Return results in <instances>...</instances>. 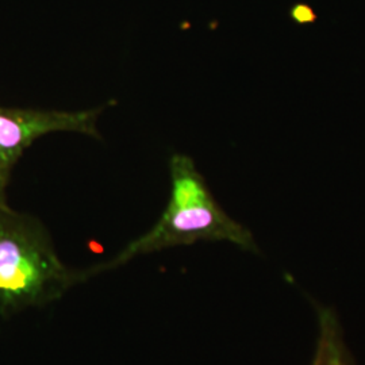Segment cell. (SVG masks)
Returning <instances> with one entry per match:
<instances>
[{"label": "cell", "instance_id": "3", "mask_svg": "<svg viewBox=\"0 0 365 365\" xmlns=\"http://www.w3.org/2000/svg\"><path fill=\"white\" fill-rule=\"evenodd\" d=\"M105 110L106 106L80 111L0 107V205H9L7 188L14 168L31 145L57 131L102 140L98 119Z\"/></svg>", "mask_w": 365, "mask_h": 365}, {"label": "cell", "instance_id": "4", "mask_svg": "<svg viewBox=\"0 0 365 365\" xmlns=\"http://www.w3.org/2000/svg\"><path fill=\"white\" fill-rule=\"evenodd\" d=\"M312 365H351L339 333V324L330 312L321 313L319 339Z\"/></svg>", "mask_w": 365, "mask_h": 365}, {"label": "cell", "instance_id": "5", "mask_svg": "<svg viewBox=\"0 0 365 365\" xmlns=\"http://www.w3.org/2000/svg\"><path fill=\"white\" fill-rule=\"evenodd\" d=\"M291 16L295 19L298 24H310L315 21V14L313 9L309 7L307 4H297L291 10Z\"/></svg>", "mask_w": 365, "mask_h": 365}, {"label": "cell", "instance_id": "2", "mask_svg": "<svg viewBox=\"0 0 365 365\" xmlns=\"http://www.w3.org/2000/svg\"><path fill=\"white\" fill-rule=\"evenodd\" d=\"M88 279L60 260L38 218L0 205V314L10 317L60 299Z\"/></svg>", "mask_w": 365, "mask_h": 365}, {"label": "cell", "instance_id": "1", "mask_svg": "<svg viewBox=\"0 0 365 365\" xmlns=\"http://www.w3.org/2000/svg\"><path fill=\"white\" fill-rule=\"evenodd\" d=\"M170 199L155 226L114 259L87 269V277L115 269L143 255L199 241H226L245 250H257L250 230L218 205L191 157L182 153L170 157Z\"/></svg>", "mask_w": 365, "mask_h": 365}]
</instances>
